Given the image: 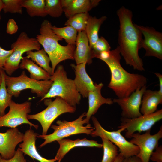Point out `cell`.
<instances>
[{"instance_id":"42","label":"cell","mask_w":162,"mask_h":162,"mask_svg":"<svg viewBox=\"0 0 162 162\" xmlns=\"http://www.w3.org/2000/svg\"><path fill=\"white\" fill-rule=\"evenodd\" d=\"M3 69H0V86L2 80V71Z\"/></svg>"},{"instance_id":"19","label":"cell","mask_w":162,"mask_h":162,"mask_svg":"<svg viewBox=\"0 0 162 162\" xmlns=\"http://www.w3.org/2000/svg\"><path fill=\"white\" fill-rule=\"evenodd\" d=\"M94 84L95 89L89 92L88 97L89 107L87 112L86 113V118L85 119L88 124L91 116L96 113L102 105L104 104L111 105L113 103L111 98H106L102 96L101 90L104 86L103 83L98 84L95 83Z\"/></svg>"},{"instance_id":"7","label":"cell","mask_w":162,"mask_h":162,"mask_svg":"<svg viewBox=\"0 0 162 162\" xmlns=\"http://www.w3.org/2000/svg\"><path fill=\"white\" fill-rule=\"evenodd\" d=\"M44 104L47 107L37 114H28V119L38 121L42 128V135H46L48 130L54 120L61 115L66 112L74 113L76 107L72 106L59 97H56L52 100L51 98L44 100Z\"/></svg>"},{"instance_id":"13","label":"cell","mask_w":162,"mask_h":162,"mask_svg":"<svg viewBox=\"0 0 162 162\" xmlns=\"http://www.w3.org/2000/svg\"><path fill=\"white\" fill-rule=\"evenodd\" d=\"M134 24L144 37L141 43V48L146 51L145 56L154 57L162 60V33L153 27Z\"/></svg>"},{"instance_id":"32","label":"cell","mask_w":162,"mask_h":162,"mask_svg":"<svg viewBox=\"0 0 162 162\" xmlns=\"http://www.w3.org/2000/svg\"><path fill=\"white\" fill-rule=\"evenodd\" d=\"M2 1L3 3L2 10L4 13L22 14V0H2Z\"/></svg>"},{"instance_id":"5","label":"cell","mask_w":162,"mask_h":162,"mask_svg":"<svg viewBox=\"0 0 162 162\" xmlns=\"http://www.w3.org/2000/svg\"><path fill=\"white\" fill-rule=\"evenodd\" d=\"M86 113L85 112L83 113L77 119L72 121L58 120L56 122L58 125H51V128L54 130L52 134L45 135L38 134L37 137L45 140L39 147L41 148L49 143L72 135L81 133L91 135L95 128L83 118L86 116Z\"/></svg>"},{"instance_id":"14","label":"cell","mask_w":162,"mask_h":162,"mask_svg":"<svg viewBox=\"0 0 162 162\" xmlns=\"http://www.w3.org/2000/svg\"><path fill=\"white\" fill-rule=\"evenodd\" d=\"M146 85L138 88L129 96L125 98H114V103L117 104L122 110V117L132 118L141 116L140 111L143 93L146 89Z\"/></svg>"},{"instance_id":"8","label":"cell","mask_w":162,"mask_h":162,"mask_svg":"<svg viewBox=\"0 0 162 162\" xmlns=\"http://www.w3.org/2000/svg\"><path fill=\"white\" fill-rule=\"evenodd\" d=\"M11 48L14 51L5 61L3 68L9 76L19 68L20 64L24 57L22 55L24 53L39 50L41 45L36 38L29 37L26 32H22L16 41L11 44Z\"/></svg>"},{"instance_id":"11","label":"cell","mask_w":162,"mask_h":162,"mask_svg":"<svg viewBox=\"0 0 162 162\" xmlns=\"http://www.w3.org/2000/svg\"><path fill=\"white\" fill-rule=\"evenodd\" d=\"M31 103L29 101L18 103L12 100L9 106L8 112L0 117V128H15L23 124H26L37 129L38 125L31 123L27 118L31 111Z\"/></svg>"},{"instance_id":"33","label":"cell","mask_w":162,"mask_h":162,"mask_svg":"<svg viewBox=\"0 0 162 162\" xmlns=\"http://www.w3.org/2000/svg\"><path fill=\"white\" fill-rule=\"evenodd\" d=\"M111 46L107 41L103 37L99 38L91 48L94 57L97 54L104 51L110 50Z\"/></svg>"},{"instance_id":"35","label":"cell","mask_w":162,"mask_h":162,"mask_svg":"<svg viewBox=\"0 0 162 162\" xmlns=\"http://www.w3.org/2000/svg\"><path fill=\"white\" fill-rule=\"evenodd\" d=\"M14 51L13 49L6 50L2 48L0 46V69H3V66L5 61Z\"/></svg>"},{"instance_id":"16","label":"cell","mask_w":162,"mask_h":162,"mask_svg":"<svg viewBox=\"0 0 162 162\" xmlns=\"http://www.w3.org/2000/svg\"><path fill=\"white\" fill-rule=\"evenodd\" d=\"M86 62L75 64H71L74 69L75 77L74 82L78 92L84 98H87L89 92L94 90L95 86L88 74L86 69Z\"/></svg>"},{"instance_id":"23","label":"cell","mask_w":162,"mask_h":162,"mask_svg":"<svg viewBox=\"0 0 162 162\" xmlns=\"http://www.w3.org/2000/svg\"><path fill=\"white\" fill-rule=\"evenodd\" d=\"M19 68L26 69L30 73V78L36 80H50L51 75L38 66L31 59L24 57L19 65Z\"/></svg>"},{"instance_id":"3","label":"cell","mask_w":162,"mask_h":162,"mask_svg":"<svg viewBox=\"0 0 162 162\" xmlns=\"http://www.w3.org/2000/svg\"><path fill=\"white\" fill-rule=\"evenodd\" d=\"M52 25L49 21L44 20L41 23L39 34L36 38L49 57L53 74L59 63L68 59L74 60L75 45H61L58 41L63 39L52 31Z\"/></svg>"},{"instance_id":"9","label":"cell","mask_w":162,"mask_h":162,"mask_svg":"<svg viewBox=\"0 0 162 162\" xmlns=\"http://www.w3.org/2000/svg\"><path fill=\"white\" fill-rule=\"evenodd\" d=\"M92 120L95 128L91 134L92 137L99 136L109 140L118 147L124 158L136 155L139 153L138 147L127 141L118 130L107 131L101 126L95 117L93 116Z\"/></svg>"},{"instance_id":"39","label":"cell","mask_w":162,"mask_h":162,"mask_svg":"<svg viewBox=\"0 0 162 162\" xmlns=\"http://www.w3.org/2000/svg\"><path fill=\"white\" fill-rule=\"evenodd\" d=\"M154 74L159 80L160 87L159 91L160 94H162V75L158 73H155Z\"/></svg>"},{"instance_id":"30","label":"cell","mask_w":162,"mask_h":162,"mask_svg":"<svg viewBox=\"0 0 162 162\" xmlns=\"http://www.w3.org/2000/svg\"><path fill=\"white\" fill-rule=\"evenodd\" d=\"M89 16L88 13L76 14L69 18L64 25L71 26L77 32L84 31Z\"/></svg>"},{"instance_id":"37","label":"cell","mask_w":162,"mask_h":162,"mask_svg":"<svg viewBox=\"0 0 162 162\" xmlns=\"http://www.w3.org/2000/svg\"><path fill=\"white\" fill-rule=\"evenodd\" d=\"M150 160L155 162H162V146H158L151 156Z\"/></svg>"},{"instance_id":"26","label":"cell","mask_w":162,"mask_h":162,"mask_svg":"<svg viewBox=\"0 0 162 162\" xmlns=\"http://www.w3.org/2000/svg\"><path fill=\"white\" fill-rule=\"evenodd\" d=\"M21 5L26 9L27 14L31 17H44L47 15L45 0H22Z\"/></svg>"},{"instance_id":"28","label":"cell","mask_w":162,"mask_h":162,"mask_svg":"<svg viewBox=\"0 0 162 162\" xmlns=\"http://www.w3.org/2000/svg\"><path fill=\"white\" fill-rule=\"evenodd\" d=\"M104 153L101 162H114L118 154V148L109 140L101 138Z\"/></svg>"},{"instance_id":"21","label":"cell","mask_w":162,"mask_h":162,"mask_svg":"<svg viewBox=\"0 0 162 162\" xmlns=\"http://www.w3.org/2000/svg\"><path fill=\"white\" fill-rule=\"evenodd\" d=\"M162 103V94L159 90L146 89L142 96L140 112L142 115L152 113L157 111L159 104Z\"/></svg>"},{"instance_id":"18","label":"cell","mask_w":162,"mask_h":162,"mask_svg":"<svg viewBox=\"0 0 162 162\" xmlns=\"http://www.w3.org/2000/svg\"><path fill=\"white\" fill-rule=\"evenodd\" d=\"M38 134L31 128L27 130L24 134L23 142L19 145V148L24 155H27L40 162H55L56 161L55 158L50 159H46L38 152L35 146Z\"/></svg>"},{"instance_id":"12","label":"cell","mask_w":162,"mask_h":162,"mask_svg":"<svg viewBox=\"0 0 162 162\" xmlns=\"http://www.w3.org/2000/svg\"><path fill=\"white\" fill-rule=\"evenodd\" d=\"M151 130L141 134L134 133L131 136L130 142L138 146L139 153L136 155L142 162H149L150 158L154 149L158 146L159 140L162 138V127L156 134H151Z\"/></svg>"},{"instance_id":"24","label":"cell","mask_w":162,"mask_h":162,"mask_svg":"<svg viewBox=\"0 0 162 162\" xmlns=\"http://www.w3.org/2000/svg\"><path fill=\"white\" fill-rule=\"evenodd\" d=\"M107 18L103 16L97 18L90 15L88 20L85 30L91 48L98 39V33L102 24Z\"/></svg>"},{"instance_id":"2","label":"cell","mask_w":162,"mask_h":162,"mask_svg":"<svg viewBox=\"0 0 162 162\" xmlns=\"http://www.w3.org/2000/svg\"><path fill=\"white\" fill-rule=\"evenodd\" d=\"M118 46L110 50L109 57L103 61L109 67L111 79L108 87L112 89L118 98L128 97L138 88L146 86L147 80L143 75L129 73L122 66Z\"/></svg>"},{"instance_id":"31","label":"cell","mask_w":162,"mask_h":162,"mask_svg":"<svg viewBox=\"0 0 162 162\" xmlns=\"http://www.w3.org/2000/svg\"><path fill=\"white\" fill-rule=\"evenodd\" d=\"M45 9L47 15L56 18L61 16L63 12L61 0H45Z\"/></svg>"},{"instance_id":"34","label":"cell","mask_w":162,"mask_h":162,"mask_svg":"<svg viewBox=\"0 0 162 162\" xmlns=\"http://www.w3.org/2000/svg\"><path fill=\"white\" fill-rule=\"evenodd\" d=\"M24 154L19 148L16 151L14 156L8 159L2 158L0 155V162H26Z\"/></svg>"},{"instance_id":"36","label":"cell","mask_w":162,"mask_h":162,"mask_svg":"<svg viewBox=\"0 0 162 162\" xmlns=\"http://www.w3.org/2000/svg\"><path fill=\"white\" fill-rule=\"evenodd\" d=\"M18 29V27L13 19H9L7 22L6 31L7 33L12 34L16 33Z\"/></svg>"},{"instance_id":"41","label":"cell","mask_w":162,"mask_h":162,"mask_svg":"<svg viewBox=\"0 0 162 162\" xmlns=\"http://www.w3.org/2000/svg\"><path fill=\"white\" fill-rule=\"evenodd\" d=\"M3 7V3L2 0H0V21L1 19V16L0 15V13L1 10H2Z\"/></svg>"},{"instance_id":"29","label":"cell","mask_w":162,"mask_h":162,"mask_svg":"<svg viewBox=\"0 0 162 162\" xmlns=\"http://www.w3.org/2000/svg\"><path fill=\"white\" fill-rule=\"evenodd\" d=\"M5 72L3 69L2 71V80L0 86V117L5 114V110L12 100L13 96L7 90L5 81Z\"/></svg>"},{"instance_id":"40","label":"cell","mask_w":162,"mask_h":162,"mask_svg":"<svg viewBox=\"0 0 162 162\" xmlns=\"http://www.w3.org/2000/svg\"><path fill=\"white\" fill-rule=\"evenodd\" d=\"M124 158L122 154L119 153L114 162H122Z\"/></svg>"},{"instance_id":"22","label":"cell","mask_w":162,"mask_h":162,"mask_svg":"<svg viewBox=\"0 0 162 162\" xmlns=\"http://www.w3.org/2000/svg\"><path fill=\"white\" fill-rule=\"evenodd\" d=\"M100 1L99 0H70L68 5L63 8V11L69 18L76 14L88 13Z\"/></svg>"},{"instance_id":"1","label":"cell","mask_w":162,"mask_h":162,"mask_svg":"<svg viewBox=\"0 0 162 162\" xmlns=\"http://www.w3.org/2000/svg\"><path fill=\"white\" fill-rule=\"evenodd\" d=\"M119 21L118 45L121 55L127 65L138 70H145L142 59L139 55L141 48L142 35L133 23L132 12L124 6L117 11Z\"/></svg>"},{"instance_id":"25","label":"cell","mask_w":162,"mask_h":162,"mask_svg":"<svg viewBox=\"0 0 162 162\" xmlns=\"http://www.w3.org/2000/svg\"><path fill=\"white\" fill-rule=\"evenodd\" d=\"M26 58L35 62L39 67L52 76L53 74L52 67L50 65V59L43 49L35 51H29L26 52Z\"/></svg>"},{"instance_id":"15","label":"cell","mask_w":162,"mask_h":162,"mask_svg":"<svg viewBox=\"0 0 162 162\" xmlns=\"http://www.w3.org/2000/svg\"><path fill=\"white\" fill-rule=\"evenodd\" d=\"M24 134L17 128H10L4 133H0V155L8 159L14 155L16 146L22 141Z\"/></svg>"},{"instance_id":"20","label":"cell","mask_w":162,"mask_h":162,"mask_svg":"<svg viewBox=\"0 0 162 162\" xmlns=\"http://www.w3.org/2000/svg\"><path fill=\"white\" fill-rule=\"evenodd\" d=\"M59 145V148L55 158L58 162H60L65 154L73 148L79 146L101 148L102 144L97 141L90 140L86 138L78 139L75 140L63 139L57 141Z\"/></svg>"},{"instance_id":"38","label":"cell","mask_w":162,"mask_h":162,"mask_svg":"<svg viewBox=\"0 0 162 162\" xmlns=\"http://www.w3.org/2000/svg\"><path fill=\"white\" fill-rule=\"evenodd\" d=\"M122 162H142L140 159L136 155L124 158Z\"/></svg>"},{"instance_id":"10","label":"cell","mask_w":162,"mask_h":162,"mask_svg":"<svg viewBox=\"0 0 162 162\" xmlns=\"http://www.w3.org/2000/svg\"><path fill=\"white\" fill-rule=\"evenodd\" d=\"M162 118V109L152 113L142 115L134 118L122 117L120 125L118 127V130L121 132L125 130V137L131 138L132 135L136 131L140 133L151 130L152 126Z\"/></svg>"},{"instance_id":"4","label":"cell","mask_w":162,"mask_h":162,"mask_svg":"<svg viewBox=\"0 0 162 162\" xmlns=\"http://www.w3.org/2000/svg\"><path fill=\"white\" fill-rule=\"evenodd\" d=\"M50 80L53 81L52 85L40 101L46 98L59 97L72 106L76 107L80 104L81 96L77 91L74 80L68 78L63 65H57Z\"/></svg>"},{"instance_id":"6","label":"cell","mask_w":162,"mask_h":162,"mask_svg":"<svg viewBox=\"0 0 162 162\" xmlns=\"http://www.w3.org/2000/svg\"><path fill=\"white\" fill-rule=\"evenodd\" d=\"M5 81L8 92L12 96L18 97L22 91L30 89L38 97L43 98L49 92L53 83L51 80H36L28 77L25 71L20 76L12 77L5 74Z\"/></svg>"},{"instance_id":"27","label":"cell","mask_w":162,"mask_h":162,"mask_svg":"<svg viewBox=\"0 0 162 162\" xmlns=\"http://www.w3.org/2000/svg\"><path fill=\"white\" fill-rule=\"evenodd\" d=\"M53 32L56 35L64 39L68 44L76 45L77 32L71 26H67L62 27L52 26Z\"/></svg>"},{"instance_id":"17","label":"cell","mask_w":162,"mask_h":162,"mask_svg":"<svg viewBox=\"0 0 162 162\" xmlns=\"http://www.w3.org/2000/svg\"><path fill=\"white\" fill-rule=\"evenodd\" d=\"M74 57L76 64L85 62L91 64L92 59L94 58L88 40L84 31L78 32Z\"/></svg>"}]
</instances>
